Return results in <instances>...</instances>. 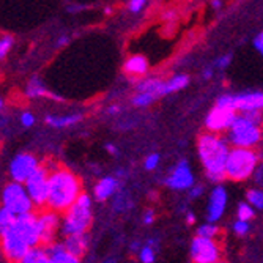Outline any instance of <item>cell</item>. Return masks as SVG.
Segmentation results:
<instances>
[{
    "label": "cell",
    "instance_id": "6da1fadb",
    "mask_svg": "<svg viewBox=\"0 0 263 263\" xmlns=\"http://www.w3.org/2000/svg\"><path fill=\"white\" fill-rule=\"evenodd\" d=\"M49 192H47V210L54 213H66L71 208L79 196L80 191V180L73 174L71 170L63 167H55L49 170Z\"/></svg>",
    "mask_w": 263,
    "mask_h": 263
},
{
    "label": "cell",
    "instance_id": "7a4b0ae2",
    "mask_svg": "<svg viewBox=\"0 0 263 263\" xmlns=\"http://www.w3.org/2000/svg\"><path fill=\"white\" fill-rule=\"evenodd\" d=\"M199 156L210 180L219 181L226 180V164L230 153L229 144L224 139L213 133L200 134L197 140Z\"/></svg>",
    "mask_w": 263,
    "mask_h": 263
},
{
    "label": "cell",
    "instance_id": "3957f363",
    "mask_svg": "<svg viewBox=\"0 0 263 263\" xmlns=\"http://www.w3.org/2000/svg\"><path fill=\"white\" fill-rule=\"evenodd\" d=\"M90 224H92V200L82 192L76 204L63 215L62 232L65 237L85 235Z\"/></svg>",
    "mask_w": 263,
    "mask_h": 263
},
{
    "label": "cell",
    "instance_id": "277c9868",
    "mask_svg": "<svg viewBox=\"0 0 263 263\" xmlns=\"http://www.w3.org/2000/svg\"><path fill=\"white\" fill-rule=\"evenodd\" d=\"M257 163H259V156L254 150L232 148L226 164V178L232 181L246 180L256 172Z\"/></svg>",
    "mask_w": 263,
    "mask_h": 263
},
{
    "label": "cell",
    "instance_id": "5b68a950",
    "mask_svg": "<svg viewBox=\"0 0 263 263\" xmlns=\"http://www.w3.org/2000/svg\"><path fill=\"white\" fill-rule=\"evenodd\" d=\"M262 140V129L245 117H238L235 123L229 129V142L234 148H248L252 150Z\"/></svg>",
    "mask_w": 263,
    "mask_h": 263
},
{
    "label": "cell",
    "instance_id": "8992f818",
    "mask_svg": "<svg viewBox=\"0 0 263 263\" xmlns=\"http://www.w3.org/2000/svg\"><path fill=\"white\" fill-rule=\"evenodd\" d=\"M2 204H3V208L11 211L16 216L33 213L32 211L33 204L27 194L25 186L21 183H14V181L5 186L2 192Z\"/></svg>",
    "mask_w": 263,
    "mask_h": 263
},
{
    "label": "cell",
    "instance_id": "52a82bcc",
    "mask_svg": "<svg viewBox=\"0 0 263 263\" xmlns=\"http://www.w3.org/2000/svg\"><path fill=\"white\" fill-rule=\"evenodd\" d=\"M47 181H49V167L44 164V166H39L35 174L24 183L25 191L30 200H32L33 207H38V208L46 207L47 192H49Z\"/></svg>",
    "mask_w": 263,
    "mask_h": 263
},
{
    "label": "cell",
    "instance_id": "ba28073f",
    "mask_svg": "<svg viewBox=\"0 0 263 263\" xmlns=\"http://www.w3.org/2000/svg\"><path fill=\"white\" fill-rule=\"evenodd\" d=\"M0 249H2L5 259L9 263H19L32 248L27 245L24 238L14 229H11L6 234L0 235Z\"/></svg>",
    "mask_w": 263,
    "mask_h": 263
},
{
    "label": "cell",
    "instance_id": "9c48e42d",
    "mask_svg": "<svg viewBox=\"0 0 263 263\" xmlns=\"http://www.w3.org/2000/svg\"><path fill=\"white\" fill-rule=\"evenodd\" d=\"M191 259L194 263H218L221 248L215 240L196 237L191 245Z\"/></svg>",
    "mask_w": 263,
    "mask_h": 263
},
{
    "label": "cell",
    "instance_id": "30bf717a",
    "mask_svg": "<svg viewBox=\"0 0 263 263\" xmlns=\"http://www.w3.org/2000/svg\"><path fill=\"white\" fill-rule=\"evenodd\" d=\"M39 167V161L30 153H21L14 156L9 164V175H11L14 183L24 185L25 181L32 177Z\"/></svg>",
    "mask_w": 263,
    "mask_h": 263
},
{
    "label": "cell",
    "instance_id": "8fae6325",
    "mask_svg": "<svg viewBox=\"0 0 263 263\" xmlns=\"http://www.w3.org/2000/svg\"><path fill=\"white\" fill-rule=\"evenodd\" d=\"M237 118L238 115L235 110H229V109H222V107L215 106L213 110L207 115L205 126L208 129V133L219 134V133H224V131H229L232 125L235 123Z\"/></svg>",
    "mask_w": 263,
    "mask_h": 263
},
{
    "label": "cell",
    "instance_id": "7c38bea8",
    "mask_svg": "<svg viewBox=\"0 0 263 263\" xmlns=\"http://www.w3.org/2000/svg\"><path fill=\"white\" fill-rule=\"evenodd\" d=\"M13 229L24 238V241L30 248H39V245H41V238H39V230H38V222H36L35 213L17 216Z\"/></svg>",
    "mask_w": 263,
    "mask_h": 263
},
{
    "label": "cell",
    "instance_id": "4fadbf2b",
    "mask_svg": "<svg viewBox=\"0 0 263 263\" xmlns=\"http://www.w3.org/2000/svg\"><path fill=\"white\" fill-rule=\"evenodd\" d=\"M38 222V230H39V238H41V245L50 246L54 243L55 234L60 226V218L57 213L50 210H43L41 213L36 215Z\"/></svg>",
    "mask_w": 263,
    "mask_h": 263
},
{
    "label": "cell",
    "instance_id": "5bb4252c",
    "mask_svg": "<svg viewBox=\"0 0 263 263\" xmlns=\"http://www.w3.org/2000/svg\"><path fill=\"white\" fill-rule=\"evenodd\" d=\"M166 183L172 189H189L194 185V175L188 166L186 161H181V163L175 167V170L172 172L170 177L166 180Z\"/></svg>",
    "mask_w": 263,
    "mask_h": 263
},
{
    "label": "cell",
    "instance_id": "9a60e30c",
    "mask_svg": "<svg viewBox=\"0 0 263 263\" xmlns=\"http://www.w3.org/2000/svg\"><path fill=\"white\" fill-rule=\"evenodd\" d=\"M226 204H227V192L222 186H216L213 189L210 196V202H208V221L211 224H215L216 221L221 219L222 213L226 210Z\"/></svg>",
    "mask_w": 263,
    "mask_h": 263
},
{
    "label": "cell",
    "instance_id": "2e32d148",
    "mask_svg": "<svg viewBox=\"0 0 263 263\" xmlns=\"http://www.w3.org/2000/svg\"><path fill=\"white\" fill-rule=\"evenodd\" d=\"M235 109L245 112H252V110H263V93H245L235 96Z\"/></svg>",
    "mask_w": 263,
    "mask_h": 263
},
{
    "label": "cell",
    "instance_id": "e0dca14e",
    "mask_svg": "<svg viewBox=\"0 0 263 263\" xmlns=\"http://www.w3.org/2000/svg\"><path fill=\"white\" fill-rule=\"evenodd\" d=\"M63 248L68 254L74 256L76 259H80L88 248V238L87 235H71V237H66L63 241Z\"/></svg>",
    "mask_w": 263,
    "mask_h": 263
},
{
    "label": "cell",
    "instance_id": "ac0fdd59",
    "mask_svg": "<svg viewBox=\"0 0 263 263\" xmlns=\"http://www.w3.org/2000/svg\"><path fill=\"white\" fill-rule=\"evenodd\" d=\"M44 249L50 259V263H79V259L68 254L65 251L63 243H52V245L46 246Z\"/></svg>",
    "mask_w": 263,
    "mask_h": 263
},
{
    "label": "cell",
    "instance_id": "d6986e66",
    "mask_svg": "<svg viewBox=\"0 0 263 263\" xmlns=\"http://www.w3.org/2000/svg\"><path fill=\"white\" fill-rule=\"evenodd\" d=\"M123 69L129 76H144L148 71V60L144 55H131L125 62Z\"/></svg>",
    "mask_w": 263,
    "mask_h": 263
},
{
    "label": "cell",
    "instance_id": "ffe728a7",
    "mask_svg": "<svg viewBox=\"0 0 263 263\" xmlns=\"http://www.w3.org/2000/svg\"><path fill=\"white\" fill-rule=\"evenodd\" d=\"M137 93H150L153 95L155 98L166 95V82L159 79H145L137 82Z\"/></svg>",
    "mask_w": 263,
    "mask_h": 263
},
{
    "label": "cell",
    "instance_id": "44dd1931",
    "mask_svg": "<svg viewBox=\"0 0 263 263\" xmlns=\"http://www.w3.org/2000/svg\"><path fill=\"white\" fill-rule=\"evenodd\" d=\"M117 186H118V181L115 178L112 177L101 178L95 186V197L101 202H104L117 191Z\"/></svg>",
    "mask_w": 263,
    "mask_h": 263
},
{
    "label": "cell",
    "instance_id": "7402d4cb",
    "mask_svg": "<svg viewBox=\"0 0 263 263\" xmlns=\"http://www.w3.org/2000/svg\"><path fill=\"white\" fill-rule=\"evenodd\" d=\"M27 95L30 96V98H39V96H47V98H50V99H57V101H62V98L60 96H57V95H54V93H50V92H47L46 90V87L39 82L38 79H32L28 82V85H27Z\"/></svg>",
    "mask_w": 263,
    "mask_h": 263
},
{
    "label": "cell",
    "instance_id": "603a6c76",
    "mask_svg": "<svg viewBox=\"0 0 263 263\" xmlns=\"http://www.w3.org/2000/svg\"><path fill=\"white\" fill-rule=\"evenodd\" d=\"M80 118H82V115H80V114H76V115H63V117L47 115L46 117V123L49 126H52V128H66V126L76 125Z\"/></svg>",
    "mask_w": 263,
    "mask_h": 263
},
{
    "label": "cell",
    "instance_id": "cb8c5ba5",
    "mask_svg": "<svg viewBox=\"0 0 263 263\" xmlns=\"http://www.w3.org/2000/svg\"><path fill=\"white\" fill-rule=\"evenodd\" d=\"M17 216L13 215L11 211H8L6 208H0V235L6 234L8 230H11L14 227V222H16Z\"/></svg>",
    "mask_w": 263,
    "mask_h": 263
},
{
    "label": "cell",
    "instance_id": "d4e9b609",
    "mask_svg": "<svg viewBox=\"0 0 263 263\" xmlns=\"http://www.w3.org/2000/svg\"><path fill=\"white\" fill-rule=\"evenodd\" d=\"M189 82V77L186 74H177L166 82V95L178 92V90L185 88Z\"/></svg>",
    "mask_w": 263,
    "mask_h": 263
},
{
    "label": "cell",
    "instance_id": "484cf974",
    "mask_svg": "<svg viewBox=\"0 0 263 263\" xmlns=\"http://www.w3.org/2000/svg\"><path fill=\"white\" fill-rule=\"evenodd\" d=\"M219 234V229L216 224H211V222H208V224H204L202 227L197 229V235L200 238H208V240H215Z\"/></svg>",
    "mask_w": 263,
    "mask_h": 263
},
{
    "label": "cell",
    "instance_id": "4316f807",
    "mask_svg": "<svg viewBox=\"0 0 263 263\" xmlns=\"http://www.w3.org/2000/svg\"><path fill=\"white\" fill-rule=\"evenodd\" d=\"M248 200H249V204L252 207H256L259 210H263V192L259 191V189H251L248 191V194H246Z\"/></svg>",
    "mask_w": 263,
    "mask_h": 263
},
{
    "label": "cell",
    "instance_id": "83f0119b",
    "mask_svg": "<svg viewBox=\"0 0 263 263\" xmlns=\"http://www.w3.org/2000/svg\"><path fill=\"white\" fill-rule=\"evenodd\" d=\"M155 99L156 98L153 95H150V93H136L133 96V104L139 106V107H145V106H150Z\"/></svg>",
    "mask_w": 263,
    "mask_h": 263
},
{
    "label": "cell",
    "instance_id": "f1b7e54d",
    "mask_svg": "<svg viewBox=\"0 0 263 263\" xmlns=\"http://www.w3.org/2000/svg\"><path fill=\"white\" fill-rule=\"evenodd\" d=\"M216 106L222 107V109L235 110V112H237V109H235V96H232V95H222V96H219L218 101H216Z\"/></svg>",
    "mask_w": 263,
    "mask_h": 263
},
{
    "label": "cell",
    "instance_id": "f546056e",
    "mask_svg": "<svg viewBox=\"0 0 263 263\" xmlns=\"http://www.w3.org/2000/svg\"><path fill=\"white\" fill-rule=\"evenodd\" d=\"M254 218V210L249 204H240L238 205V221L248 222L249 219Z\"/></svg>",
    "mask_w": 263,
    "mask_h": 263
},
{
    "label": "cell",
    "instance_id": "4dcf8cb0",
    "mask_svg": "<svg viewBox=\"0 0 263 263\" xmlns=\"http://www.w3.org/2000/svg\"><path fill=\"white\" fill-rule=\"evenodd\" d=\"M139 257H140V262L142 263H153L155 262V249L151 248L150 245H147V246H144L142 249H140Z\"/></svg>",
    "mask_w": 263,
    "mask_h": 263
},
{
    "label": "cell",
    "instance_id": "1f68e13d",
    "mask_svg": "<svg viewBox=\"0 0 263 263\" xmlns=\"http://www.w3.org/2000/svg\"><path fill=\"white\" fill-rule=\"evenodd\" d=\"M11 46H13V38L9 35H5V36L0 38V60H2L9 52Z\"/></svg>",
    "mask_w": 263,
    "mask_h": 263
},
{
    "label": "cell",
    "instance_id": "d6a6232c",
    "mask_svg": "<svg viewBox=\"0 0 263 263\" xmlns=\"http://www.w3.org/2000/svg\"><path fill=\"white\" fill-rule=\"evenodd\" d=\"M243 117L248 118L249 121H252V123L257 125V126H260V123L263 121L262 110H252V112H245V114H243Z\"/></svg>",
    "mask_w": 263,
    "mask_h": 263
},
{
    "label": "cell",
    "instance_id": "836d02e7",
    "mask_svg": "<svg viewBox=\"0 0 263 263\" xmlns=\"http://www.w3.org/2000/svg\"><path fill=\"white\" fill-rule=\"evenodd\" d=\"M38 252H39V248H32L30 249L25 257L19 262V263H36V259H38Z\"/></svg>",
    "mask_w": 263,
    "mask_h": 263
},
{
    "label": "cell",
    "instance_id": "e575fe53",
    "mask_svg": "<svg viewBox=\"0 0 263 263\" xmlns=\"http://www.w3.org/2000/svg\"><path fill=\"white\" fill-rule=\"evenodd\" d=\"M234 230H235L237 235H246L249 232V224L245 221H237L234 224Z\"/></svg>",
    "mask_w": 263,
    "mask_h": 263
},
{
    "label": "cell",
    "instance_id": "d590c367",
    "mask_svg": "<svg viewBox=\"0 0 263 263\" xmlns=\"http://www.w3.org/2000/svg\"><path fill=\"white\" fill-rule=\"evenodd\" d=\"M158 164H159V156H158L156 153L147 156V159H145V169H147V170H153V169H156Z\"/></svg>",
    "mask_w": 263,
    "mask_h": 263
},
{
    "label": "cell",
    "instance_id": "8d00e7d4",
    "mask_svg": "<svg viewBox=\"0 0 263 263\" xmlns=\"http://www.w3.org/2000/svg\"><path fill=\"white\" fill-rule=\"evenodd\" d=\"M21 123H22V126H25V128H30L33 123H35V117H33V114L32 112H24L22 115H21Z\"/></svg>",
    "mask_w": 263,
    "mask_h": 263
},
{
    "label": "cell",
    "instance_id": "74e56055",
    "mask_svg": "<svg viewBox=\"0 0 263 263\" xmlns=\"http://www.w3.org/2000/svg\"><path fill=\"white\" fill-rule=\"evenodd\" d=\"M144 5H145V0H131V2L128 3L129 9H131V11H133V13L140 11V9L144 8Z\"/></svg>",
    "mask_w": 263,
    "mask_h": 263
},
{
    "label": "cell",
    "instance_id": "f35d334b",
    "mask_svg": "<svg viewBox=\"0 0 263 263\" xmlns=\"http://www.w3.org/2000/svg\"><path fill=\"white\" fill-rule=\"evenodd\" d=\"M36 263H50V259L47 256L46 249H41L39 248V252H38V259H36Z\"/></svg>",
    "mask_w": 263,
    "mask_h": 263
},
{
    "label": "cell",
    "instance_id": "ab89813d",
    "mask_svg": "<svg viewBox=\"0 0 263 263\" xmlns=\"http://www.w3.org/2000/svg\"><path fill=\"white\" fill-rule=\"evenodd\" d=\"M254 47L263 55V32H260V33L256 36V39H254Z\"/></svg>",
    "mask_w": 263,
    "mask_h": 263
},
{
    "label": "cell",
    "instance_id": "60d3db41",
    "mask_svg": "<svg viewBox=\"0 0 263 263\" xmlns=\"http://www.w3.org/2000/svg\"><path fill=\"white\" fill-rule=\"evenodd\" d=\"M202 192H204V189H202L200 186H192L189 191V196H191V199H196V197L202 196Z\"/></svg>",
    "mask_w": 263,
    "mask_h": 263
},
{
    "label": "cell",
    "instance_id": "b9f144b4",
    "mask_svg": "<svg viewBox=\"0 0 263 263\" xmlns=\"http://www.w3.org/2000/svg\"><path fill=\"white\" fill-rule=\"evenodd\" d=\"M230 55H224V57H221L219 58V62H218V66L219 68H226V66H229V63H230Z\"/></svg>",
    "mask_w": 263,
    "mask_h": 263
},
{
    "label": "cell",
    "instance_id": "7bdbcfd3",
    "mask_svg": "<svg viewBox=\"0 0 263 263\" xmlns=\"http://www.w3.org/2000/svg\"><path fill=\"white\" fill-rule=\"evenodd\" d=\"M153 219H155L153 211L148 210L147 213H145V216H144V224H151V222H153Z\"/></svg>",
    "mask_w": 263,
    "mask_h": 263
},
{
    "label": "cell",
    "instance_id": "ee69618b",
    "mask_svg": "<svg viewBox=\"0 0 263 263\" xmlns=\"http://www.w3.org/2000/svg\"><path fill=\"white\" fill-rule=\"evenodd\" d=\"M186 222H188V224H194V222H196V216L192 215V213H188V216H186Z\"/></svg>",
    "mask_w": 263,
    "mask_h": 263
},
{
    "label": "cell",
    "instance_id": "f6af8a7d",
    "mask_svg": "<svg viewBox=\"0 0 263 263\" xmlns=\"http://www.w3.org/2000/svg\"><path fill=\"white\" fill-rule=\"evenodd\" d=\"M106 148H107V151H109V153H110V155H117V148H115L114 145H110V144H107V145H106Z\"/></svg>",
    "mask_w": 263,
    "mask_h": 263
},
{
    "label": "cell",
    "instance_id": "bcb514c9",
    "mask_svg": "<svg viewBox=\"0 0 263 263\" xmlns=\"http://www.w3.org/2000/svg\"><path fill=\"white\" fill-rule=\"evenodd\" d=\"M68 43V38L66 36H62L58 39V46H63V44H66Z\"/></svg>",
    "mask_w": 263,
    "mask_h": 263
},
{
    "label": "cell",
    "instance_id": "7dc6e473",
    "mask_svg": "<svg viewBox=\"0 0 263 263\" xmlns=\"http://www.w3.org/2000/svg\"><path fill=\"white\" fill-rule=\"evenodd\" d=\"M109 112H110V114H117V112H118V107H117V106L110 107V109H109Z\"/></svg>",
    "mask_w": 263,
    "mask_h": 263
},
{
    "label": "cell",
    "instance_id": "c3c4849f",
    "mask_svg": "<svg viewBox=\"0 0 263 263\" xmlns=\"http://www.w3.org/2000/svg\"><path fill=\"white\" fill-rule=\"evenodd\" d=\"M204 77H205V79H210V77H211V69H207L205 74H204Z\"/></svg>",
    "mask_w": 263,
    "mask_h": 263
},
{
    "label": "cell",
    "instance_id": "681fc988",
    "mask_svg": "<svg viewBox=\"0 0 263 263\" xmlns=\"http://www.w3.org/2000/svg\"><path fill=\"white\" fill-rule=\"evenodd\" d=\"M211 5H213V6H221V2H218V0H216V2H211Z\"/></svg>",
    "mask_w": 263,
    "mask_h": 263
},
{
    "label": "cell",
    "instance_id": "f907efd6",
    "mask_svg": "<svg viewBox=\"0 0 263 263\" xmlns=\"http://www.w3.org/2000/svg\"><path fill=\"white\" fill-rule=\"evenodd\" d=\"M2 106H3V101H2V98H0V110H2Z\"/></svg>",
    "mask_w": 263,
    "mask_h": 263
},
{
    "label": "cell",
    "instance_id": "816d5d0a",
    "mask_svg": "<svg viewBox=\"0 0 263 263\" xmlns=\"http://www.w3.org/2000/svg\"><path fill=\"white\" fill-rule=\"evenodd\" d=\"M107 263H115V262H114V260H110V262H107Z\"/></svg>",
    "mask_w": 263,
    "mask_h": 263
},
{
    "label": "cell",
    "instance_id": "f5cc1de1",
    "mask_svg": "<svg viewBox=\"0 0 263 263\" xmlns=\"http://www.w3.org/2000/svg\"><path fill=\"white\" fill-rule=\"evenodd\" d=\"M218 263H222V262H218Z\"/></svg>",
    "mask_w": 263,
    "mask_h": 263
}]
</instances>
